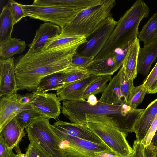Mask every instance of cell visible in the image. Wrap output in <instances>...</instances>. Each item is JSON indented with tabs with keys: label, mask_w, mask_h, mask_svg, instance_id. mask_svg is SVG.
Returning <instances> with one entry per match:
<instances>
[{
	"label": "cell",
	"mask_w": 157,
	"mask_h": 157,
	"mask_svg": "<svg viewBox=\"0 0 157 157\" xmlns=\"http://www.w3.org/2000/svg\"><path fill=\"white\" fill-rule=\"evenodd\" d=\"M82 43L35 52L29 49L14 59L18 91H37L45 77L64 71L70 67L72 56Z\"/></svg>",
	"instance_id": "1"
},
{
	"label": "cell",
	"mask_w": 157,
	"mask_h": 157,
	"mask_svg": "<svg viewBox=\"0 0 157 157\" xmlns=\"http://www.w3.org/2000/svg\"><path fill=\"white\" fill-rule=\"evenodd\" d=\"M150 10L143 1L137 0L121 16L109 38L94 59L109 56L117 49H126L137 38L139 26L147 17Z\"/></svg>",
	"instance_id": "2"
},
{
	"label": "cell",
	"mask_w": 157,
	"mask_h": 157,
	"mask_svg": "<svg viewBox=\"0 0 157 157\" xmlns=\"http://www.w3.org/2000/svg\"><path fill=\"white\" fill-rule=\"evenodd\" d=\"M61 112L70 122L85 125H86V114L108 115L117 120L122 131L131 127L137 117L134 110L125 103L116 105L98 102L92 106L84 99L64 101Z\"/></svg>",
	"instance_id": "3"
},
{
	"label": "cell",
	"mask_w": 157,
	"mask_h": 157,
	"mask_svg": "<svg viewBox=\"0 0 157 157\" xmlns=\"http://www.w3.org/2000/svg\"><path fill=\"white\" fill-rule=\"evenodd\" d=\"M86 118L87 126L118 157H129L132 148L117 120L107 115L86 114Z\"/></svg>",
	"instance_id": "4"
},
{
	"label": "cell",
	"mask_w": 157,
	"mask_h": 157,
	"mask_svg": "<svg viewBox=\"0 0 157 157\" xmlns=\"http://www.w3.org/2000/svg\"><path fill=\"white\" fill-rule=\"evenodd\" d=\"M115 0H105L101 4L83 10L61 29L62 35L90 36L111 14Z\"/></svg>",
	"instance_id": "5"
},
{
	"label": "cell",
	"mask_w": 157,
	"mask_h": 157,
	"mask_svg": "<svg viewBox=\"0 0 157 157\" xmlns=\"http://www.w3.org/2000/svg\"><path fill=\"white\" fill-rule=\"evenodd\" d=\"M49 119L42 117L34 120L26 128L30 143L48 157H63L61 140L53 129Z\"/></svg>",
	"instance_id": "6"
},
{
	"label": "cell",
	"mask_w": 157,
	"mask_h": 157,
	"mask_svg": "<svg viewBox=\"0 0 157 157\" xmlns=\"http://www.w3.org/2000/svg\"><path fill=\"white\" fill-rule=\"evenodd\" d=\"M27 16L51 22L62 29L83 10L67 7L21 4Z\"/></svg>",
	"instance_id": "7"
},
{
	"label": "cell",
	"mask_w": 157,
	"mask_h": 157,
	"mask_svg": "<svg viewBox=\"0 0 157 157\" xmlns=\"http://www.w3.org/2000/svg\"><path fill=\"white\" fill-rule=\"evenodd\" d=\"M117 23V21L111 15L89 36V40L84 44L78 53L94 59L103 47Z\"/></svg>",
	"instance_id": "8"
},
{
	"label": "cell",
	"mask_w": 157,
	"mask_h": 157,
	"mask_svg": "<svg viewBox=\"0 0 157 157\" xmlns=\"http://www.w3.org/2000/svg\"><path fill=\"white\" fill-rule=\"evenodd\" d=\"M31 108L43 117L56 120L61 112L60 101L55 93L36 91L32 93Z\"/></svg>",
	"instance_id": "9"
},
{
	"label": "cell",
	"mask_w": 157,
	"mask_h": 157,
	"mask_svg": "<svg viewBox=\"0 0 157 157\" xmlns=\"http://www.w3.org/2000/svg\"><path fill=\"white\" fill-rule=\"evenodd\" d=\"M130 92L127 82L118 71L110 80L98 102L112 105H121L126 102Z\"/></svg>",
	"instance_id": "10"
},
{
	"label": "cell",
	"mask_w": 157,
	"mask_h": 157,
	"mask_svg": "<svg viewBox=\"0 0 157 157\" xmlns=\"http://www.w3.org/2000/svg\"><path fill=\"white\" fill-rule=\"evenodd\" d=\"M127 49L107 57L93 59L86 69L90 75L102 76L113 75L123 65Z\"/></svg>",
	"instance_id": "11"
},
{
	"label": "cell",
	"mask_w": 157,
	"mask_h": 157,
	"mask_svg": "<svg viewBox=\"0 0 157 157\" xmlns=\"http://www.w3.org/2000/svg\"><path fill=\"white\" fill-rule=\"evenodd\" d=\"M28 105L17 92L0 97V132Z\"/></svg>",
	"instance_id": "12"
},
{
	"label": "cell",
	"mask_w": 157,
	"mask_h": 157,
	"mask_svg": "<svg viewBox=\"0 0 157 157\" xmlns=\"http://www.w3.org/2000/svg\"><path fill=\"white\" fill-rule=\"evenodd\" d=\"M14 57L0 60V97L17 93Z\"/></svg>",
	"instance_id": "13"
},
{
	"label": "cell",
	"mask_w": 157,
	"mask_h": 157,
	"mask_svg": "<svg viewBox=\"0 0 157 157\" xmlns=\"http://www.w3.org/2000/svg\"><path fill=\"white\" fill-rule=\"evenodd\" d=\"M52 126L69 135L99 144H104L86 125L64 121L58 119Z\"/></svg>",
	"instance_id": "14"
},
{
	"label": "cell",
	"mask_w": 157,
	"mask_h": 157,
	"mask_svg": "<svg viewBox=\"0 0 157 157\" xmlns=\"http://www.w3.org/2000/svg\"><path fill=\"white\" fill-rule=\"evenodd\" d=\"M101 76L90 75L88 77L64 86L56 91L60 101L83 99L84 93L89 86Z\"/></svg>",
	"instance_id": "15"
},
{
	"label": "cell",
	"mask_w": 157,
	"mask_h": 157,
	"mask_svg": "<svg viewBox=\"0 0 157 157\" xmlns=\"http://www.w3.org/2000/svg\"><path fill=\"white\" fill-rule=\"evenodd\" d=\"M61 33V29L56 25L49 22L41 24L31 43L28 46L34 52L40 51L50 39L56 37Z\"/></svg>",
	"instance_id": "16"
},
{
	"label": "cell",
	"mask_w": 157,
	"mask_h": 157,
	"mask_svg": "<svg viewBox=\"0 0 157 157\" xmlns=\"http://www.w3.org/2000/svg\"><path fill=\"white\" fill-rule=\"evenodd\" d=\"M157 115V98L144 109L134 128L136 140L141 142Z\"/></svg>",
	"instance_id": "17"
},
{
	"label": "cell",
	"mask_w": 157,
	"mask_h": 157,
	"mask_svg": "<svg viewBox=\"0 0 157 157\" xmlns=\"http://www.w3.org/2000/svg\"><path fill=\"white\" fill-rule=\"evenodd\" d=\"M157 57V40L140 48L137 60V73L144 76L148 75L151 64Z\"/></svg>",
	"instance_id": "18"
},
{
	"label": "cell",
	"mask_w": 157,
	"mask_h": 157,
	"mask_svg": "<svg viewBox=\"0 0 157 157\" xmlns=\"http://www.w3.org/2000/svg\"><path fill=\"white\" fill-rule=\"evenodd\" d=\"M24 128L18 123L16 117L8 123L0 132L8 147L10 150L19 145L22 138L25 136Z\"/></svg>",
	"instance_id": "19"
},
{
	"label": "cell",
	"mask_w": 157,
	"mask_h": 157,
	"mask_svg": "<svg viewBox=\"0 0 157 157\" xmlns=\"http://www.w3.org/2000/svg\"><path fill=\"white\" fill-rule=\"evenodd\" d=\"M140 48V41L137 38L127 49L122 66L130 79L134 80L137 76L138 57Z\"/></svg>",
	"instance_id": "20"
},
{
	"label": "cell",
	"mask_w": 157,
	"mask_h": 157,
	"mask_svg": "<svg viewBox=\"0 0 157 157\" xmlns=\"http://www.w3.org/2000/svg\"><path fill=\"white\" fill-rule=\"evenodd\" d=\"M52 126L55 132L61 140H66L88 152L95 154L111 150L104 144H99L72 136L64 133Z\"/></svg>",
	"instance_id": "21"
},
{
	"label": "cell",
	"mask_w": 157,
	"mask_h": 157,
	"mask_svg": "<svg viewBox=\"0 0 157 157\" xmlns=\"http://www.w3.org/2000/svg\"><path fill=\"white\" fill-rule=\"evenodd\" d=\"M9 2L3 8L0 15V44L12 38L14 25Z\"/></svg>",
	"instance_id": "22"
},
{
	"label": "cell",
	"mask_w": 157,
	"mask_h": 157,
	"mask_svg": "<svg viewBox=\"0 0 157 157\" xmlns=\"http://www.w3.org/2000/svg\"><path fill=\"white\" fill-rule=\"evenodd\" d=\"M26 45L25 41L12 38L0 44V60H7L14 55L21 54L25 51Z\"/></svg>",
	"instance_id": "23"
},
{
	"label": "cell",
	"mask_w": 157,
	"mask_h": 157,
	"mask_svg": "<svg viewBox=\"0 0 157 157\" xmlns=\"http://www.w3.org/2000/svg\"><path fill=\"white\" fill-rule=\"evenodd\" d=\"M65 77L64 71L48 75L40 81L37 91L44 92L57 91L63 87Z\"/></svg>",
	"instance_id": "24"
},
{
	"label": "cell",
	"mask_w": 157,
	"mask_h": 157,
	"mask_svg": "<svg viewBox=\"0 0 157 157\" xmlns=\"http://www.w3.org/2000/svg\"><path fill=\"white\" fill-rule=\"evenodd\" d=\"M137 39L144 45L157 40V11L149 19L139 32Z\"/></svg>",
	"instance_id": "25"
},
{
	"label": "cell",
	"mask_w": 157,
	"mask_h": 157,
	"mask_svg": "<svg viewBox=\"0 0 157 157\" xmlns=\"http://www.w3.org/2000/svg\"><path fill=\"white\" fill-rule=\"evenodd\" d=\"M87 42V39L84 36H66L60 34L56 37L50 39L43 50H48L79 43L85 44Z\"/></svg>",
	"instance_id": "26"
},
{
	"label": "cell",
	"mask_w": 157,
	"mask_h": 157,
	"mask_svg": "<svg viewBox=\"0 0 157 157\" xmlns=\"http://www.w3.org/2000/svg\"><path fill=\"white\" fill-rule=\"evenodd\" d=\"M61 140L60 147L63 157H98L96 153H90L66 140Z\"/></svg>",
	"instance_id": "27"
},
{
	"label": "cell",
	"mask_w": 157,
	"mask_h": 157,
	"mask_svg": "<svg viewBox=\"0 0 157 157\" xmlns=\"http://www.w3.org/2000/svg\"><path fill=\"white\" fill-rule=\"evenodd\" d=\"M112 78L110 75L100 76L91 83L88 87L82 97V99L87 98L90 95L102 93L107 87L108 81Z\"/></svg>",
	"instance_id": "28"
},
{
	"label": "cell",
	"mask_w": 157,
	"mask_h": 157,
	"mask_svg": "<svg viewBox=\"0 0 157 157\" xmlns=\"http://www.w3.org/2000/svg\"><path fill=\"white\" fill-rule=\"evenodd\" d=\"M42 117L31 108L29 104L26 105L16 117L19 124L24 128L27 127L35 120Z\"/></svg>",
	"instance_id": "29"
},
{
	"label": "cell",
	"mask_w": 157,
	"mask_h": 157,
	"mask_svg": "<svg viewBox=\"0 0 157 157\" xmlns=\"http://www.w3.org/2000/svg\"><path fill=\"white\" fill-rule=\"evenodd\" d=\"M147 91L143 84L134 86L131 90L125 104L133 109H137L142 103Z\"/></svg>",
	"instance_id": "30"
},
{
	"label": "cell",
	"mask_w": 157,
	"mask_h": 157,
	"mask_svg": "<svg viewBox=\"0 0 157 157\" xmlns=\"http://www.w3.org/2000/svg\"><path fill=\"white\" fill-rule=\"evenodd\" d=\"M64 72L66 76L64 86L83 79L90 75L86 68L69 67Z\"/></svg>",
	"instance_id": "31"
},
{
	"label": "cell",
	"mask_w": 157,
	"mask_h": 157,
	"mask_svg": "<svg viewBox=\"0 0 157 157\" xmlns=\"http://www.w3.org/2000/svg\"><path fill=\"white\" fill-rule=\"evenodd\" d=\"M93 60L80 55L77 51L72 56L70 67L86 68Z\"/></svg>",
	"instance_id": "32"
},
{
	"label": "cell",
	"mask_w": 157,
	"mask_h": 157,
	"mask_svg": "<svg viewBox=\"0 0 157 157\" xmlns=\"http://www.w3.org/2000/svg\"><path fill=\"white\" fill-rule=\"evenodd\" d=\"M8 2L10 5L14 24L23 17L27 16L21 6V4L12 0H9Z\"/></svg>",
	"instance_id": "33"
},
{
	"label": "cell",
	"mask_w": 157,
	"mask_h": 157,
	"mask_svg": "<svg viewBox=\"0 0 157 157\" xmlns=\"http://www.w3.org/2000/svg\"><path fill=\"white\" fill-rule=\"evenodd\" d=\"M157 78V63L150 74L144 79L142 84L147 94H151Z\"/></svg>",
	"instance_id": "34"
},
{
	"label": "cell",
	"mask_w": 157,
	"mask_h": 157,
	"mask_svg": "<svg viewBox=\"0 0 157 157\" xmlns=\"http://www.w3.org/2000/svg\"><path fill=\"white\" fill-rule=\"evenodd\" d=\"M157 129V115L141 143L146 147L150 143Z\"/></svg>",
	"instance_id": "35"
},
{
	"label": "cell",
	"mask_w": 157,
	"mask_h": 157,
	"mask_svg": "<svg viewBox=\"0 0 157 157\" xmlns=\"http://www.w3.org/2000/svg\"><path fill=\"white\" fill-rule=\"evenodd\" d=\"M129 157H147L145 147L141 142L134 141L132 151Z\"/></svg>",
	"instance_id": "36"
},
{
	"label": "cell",
	"mask_w": 157,
	"mask_h": 157,
	"mask_svg": "<svg viewBox=\"0 0 157 157\" xmlns=\"http://www.w3.org/2000/svg\"><path fill=\"white\" fill-rule=\"evenodd\" d=\"M27 157H48L41 150L30 143L25 153Z\"/></svg>",
	"instance_id": "37"
},
{
	"label": "cell",
	"mask_w": 157,
	"mask_h": 157,
	"mask_svg": "<svg viewBox=\"0 0 157 157\" xmlns=\"http://www.w3.org/2000/svg\"><path fill=\"white\" fill-rule=\"evenodd\" d=\"M14 154L12 150L8 147L2 136L0 134V157H11Z\"/></svg>",
	"instance_id": "38"
},
{
	"label": "cell",
	"mask_w": 157,
	"mask_h": 157,
	"mask_svg": "<svg viewBox=\"0 0 157 157\" xmlns=\"http://www.w3.org/2000/svg\"><path fill=\"white\" fill-rule=\"evenodd\" d=\"M87 101L91 105H96L98 103V100L95 95L92 94L90 95L87 98Z\"/></svg>",
	"instance_id": "39"
},
{
	"label": "cell",
	"mask_w": 157,
	"mask_h": 157,
	"mask_svg": "<svg viewBox=\"0 0 157 157\" xmlns=\"http://www.w3.org/2000/svg\"><path fill=\"white\" fill-rule=\"evenodd\" d=\"M14 148L17 154L18 155V157H27L26 154L22 153L20 149L19 145L16 146Z\"/></svg>",
	"instance_id": "40"
},
{
	"label": "cell",
	"mask_w": 157,
	"mask_h": 157,
	"mask_svg": "<svg viewBox=\"0 0 157 157\" xmlns=\"http://www.w3.org/2000/svg\"><path fill=\"white\" fill-rule=\"evenodd\" d=\"M157 93V78L156 80L154 86L152 89L151 94H155Z\"/></svg>",
	"instance_id": "41"
},
{
	"label": "cell",
	"mask_w": 157,
	"mask_h": 157,
	"mask_svg": "<svg viewBox=\"0 0 157 157\" xmlns=\"http://www.w3.org/2000/svg\"><path fill=\"white\" fill-rule=\"evenodd\" d=\"M11 157H18V156L17 154H15L13 156Z\"/></svg>",
	"instance_id": "42"
},
{
	"label": "cell",
	"mask_w": 157,
	"mask_h": 157,
	"mask_svg": "<svg viewBox=\"0 0 157 157\" xmlns=\"http://www.w3.org/2000/svg\"><path fill=\"white\" fill-rule=\"evenodd\" d=\"M155 157H157V152H156V155Z\"/></svg>",
	"instance_id": "43"
}]
</instances>
